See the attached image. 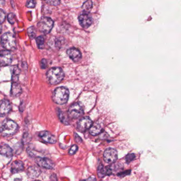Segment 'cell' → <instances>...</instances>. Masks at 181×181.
<instances>
[{
    "label": "cell",
    "mask_w": 181,
    "mask_h": 181,
    "mask_svg": "<svg viewBox=\"0 0 181 181\" xmlns=\"http://www.w3.org/2000/svg\"><path fill=\"white\" fill-rule=\"evenodd\" d=\"M18 125L11 119H5L0 123V135L2 136H10L16 134Z\"/></svg>",
    "instance_id": "6da1fadb"
},
{
    "label": "cell",
    "mask_w": 181,
    "mask_h": 181,
    "mask_svg": "<svg viewBox=\"0 0 181 181\" xmlns=\"http://www.w3.org/2000/svg\"><path fill=\"white\" fill-rule=\"evenodd\" d=\"M65 77L63 71L60 68H53L46 73L47 81L50 85H55L59 84Z\"/></svg>",
    "instance_id": "7a4b0ae2"
},
{
    "label": "cell",
    "mask_w": 181,
    "mask_h": 181,
    "mask_svg": "<svg viewBox=\"0 0 181 181\" xmlns=\"http://www.w3.org/2000/svg\"><path fill=\"white\" fill-rule=\"evenodd\" d=\"M69 97V91L65 87H60L55 89L53 93V100L59 105L67 103Z\"/></svg>",
    "instance_id": "3957f363"
},
{
    "label": "cell",
    "mask_w": 181,
    "mask_h": 181,
    "mask_svg": "<svg viewBox=\"0 0 181 181\" xmlns=\"http://www.w3.org/2000/svg\"><path fill=\"white\" fill-rule=\"evenodd\" d=\"M1 43L3 47L9 51L14 50L17 46L16 38L10 33H6L3 35Z\"/></svg>",
    "instance_id": "277c9868"
},
{
    "label": "cell",
    "mask_w": 181,
    "mask_h": 181,
    "mask_svg": "<svg viewBox=\"0 0 181 181\" xmlns=\"http://www.w3.org/2000/svg\"><path fill=\"white\" fill-rule=\"evenodd\" d=\"M54 22L49 17H43L37 24L38 29L41 33L45 34L50 33L52 29Z\"/></svg>",
    "instance_id": "5b68a950"
},
{
    "label": "cell",
    "mask_w": 181,
    "mask_h": 181,
    "mask_svg": "<svg viewBox=\"0 0 181 181\" xmlns=\"http://www.w3.org/2000/svg\"><path fill=\"white\" fill-rule=\"evenodd\" d=\"M84 113V108L79 102H76L70 106L68 110V114L73 119H76L81 116Z\"/></svg>",
    "instance_id": "8992f818"
},
{
    "label": "cell",
    "mask_w": 181,
    "mask_h": 181,
    "mask_svg": "<svg viewBox=\"0 0 181 181\" xmlns=\"http://www.w3.org/2000/svg\"><path fill=\"white\" fill-rule=\"evenodd\" d=\"M104 159L108 164H112L116 161L118 158V154L116 149L114 148H108L104 153Z\"/></svg>",
    "instance_id": "52a82bcc"
},
{
    "label": "cell",
    "mask_w": 181,
    "mask_h": 181,
    "mask_svg": "<svg viewBox=\"0 0 181 181\" xmlns=\"http://www.w3.org/2000/svg\"><path fill=\"white\" fill-rule=\"evenodd\" d=\"M35 162L39 167L45 169H53L55 166L54 162L47 158L37 157L35 158Z\"/></svg>",
    "instance_id": "ba28073f"
},
{
    "label": "cell",
    "mask_w": 181,
    "mask_h": 181,
    "mask_svg": "<svg viewBox=\"0 0 181 181\" xmlns=\"http://www.w3.org/2000/svg\"><path fill=\"white\" fill-rule=\"evenodd\" d=\"M12 61L11 53L7 50L0 51V65L2 67L9 65Z\"/></svg>",
    "instance_id": "9c48e42d"
},
{
    "label": "cell",
    "mask_w": 181,
    "mask_h": 181,
    "mask_svg": "<svg viewBox=\"0 0 181 181\" xmlns=\"http://www.w3.org/2000/svg\"><path fill=\"white\" fill-rule=\"evenodd\" d=\"M92 123V121L89 117H84L79 120L77 124V128L79 131L85 132L90 128Z\"/></svg>",
    "instance_id": "30bf717a"
},
{
    "label": "cell",
    "mask_w": 181,
    "mask_h": 181,
    "mask_svg": "<svg viewBox=\"0 0 181 181\" xmlns=\"http://www.w3.org/2000/svg\"><path fill=\"white\" fill-rule=\"evenodd\" d=\"M12 108L11 104L9 100H0V117H4L9 113Z\"/></svg>",
    "instance_id": "8fae6325"
},
{
    "label": "cell",
    "mask_w": 181,
    "mask_h": 181,
    "mask_svg": "<svg viewBox=\"0 0 181 181\" xmlns=\"http://www.w3.org/2000/svg\"><path fill=\"white\" fill-rule=\"evenodd\" d=\"M38 136L44 142L50 144H54L56 142V139L55 136L47 131H42L38 134Z\"/></svg>",
    "instance_id": "7c38bea8"
},
{
    "label": "cell",
    "mask_w": 181,
    "mask_h": 181,
    "mask_svg": "<svg viewBox=\"0 0 181 181\" xmlns=\"http://www.w3.org/2000/svg\"><path fill=\"white\" fill-rule=\"evenodd\" d=\"M79 23L81 26L85 28H88L92 24V18L87 13H84L80 14L79 17Z\"/></svg>",
    "instance_id": "4fadbf2b"
},
{
    "label": "cell",
    "mask_w": 181,
    "mask_h": 181,
    "mask_svg": "<svg viewBox=\"0 0 181 181\" xmlns=\"http://www.w3.org/2000/svg\"><path fill=\"white\" fill-rule=\"evenodd\" d=\"M104 128V124L103 123L100 121H97L95 123L93 124V125L90 128V134L92 136H96L100 134Z\"/></svg>",
    "instance_id": "5bb4252c"
},
{
    "label": "cell",
    "mask_w": 181,
    "mask_h": 181,
    "mask_svg": "<svg viewBox=\"0 0 181 181\" xmlns=\"http://www.w3.org/2000/svg\"><path fill=\"white\" fill-rule=\"evenodd\" d=\"M67 54L74 62H78L81 59V53L76 48H71L67 50Z\"/></svg>",
    "instance_id": "9a60e30c"
},
{
    "label": "cell",
    "mask_w": 181,
    "mask_h": 181,
    "mask_svg": "<svg viewBox=\"0 0 181 181\" xmlns=\"http://www.w3.org/2000/svg\"><path fill=\"white\" fill-rule=\"evenodd\" d=\"M24 163L21 160H16L12 162L11 167V171L12 174H16L22 172L24 171Z\"/></svg>",
    "instance_id": "2e32d148"
},
{
    "label": "cell",
    "mask_w": 181,
    "mask_h": 181,
    "mask_svg": "<svg viewBox=\"0 0 181 181\" xmlns=\"http://www.w3.org/2000/svg\"><path fill=\"white\" fill-rule=\"evenodd\" d=\"M41 173V169L36 166H32L29 167L27 169V174L29 177L31 179H35L38 177Z\"/></svg>",
    "instance_id": "e0dca14e"
},
{
    "label": "cell",
    "mask_w": 181,
    "mask_h": 181,
    "mask_svg": "<svg viewBox=\"0 0 181 181\" xmlns=\"http://www.w3.org/2000/svg\"><path fill=\"white\" fill-rule=\"evenodd\" d=\"M13 151L9 145L7 144H3L0 145V154L4 156L7 157H11L13 155Z\"/></svg>",
    "instance_id": "ac0fdd59"
},
{
    "label": "cell",
    "mask_w": 181,
    "mask_h": 181,
    "mask_svg": "<svg viewBox=\"0 0 181 181\" xmlns=\"http://www.w3.org/2000/svg\"><path fill=\"white\" fill-rule=\"evenodd\" d=\"M98 175L99 177L102 178L106 175H111L112 174V169L108 167H104L102 164L99 165L98 168Z\"/></svg>",
    "instance_id": "d6986e66"
},
{
    "label": "cell",
    "mask_w": 181,
    "mask_h": 181,
    "mask_svg": "<svg viewBox=\"0 0 181 181\" xmlns=\"http://www.w3.org/2000/svg\"><path fill=\"white\" fill-rule=\"evenodd\" d=\"M22 93V88L18 82H13L11 86V95L12 97H17Z\"/></svg>",
    "instance_id": "ffe728a7"
},
{
    "label": "cell",
    "mask_w": 181,
    "mask_h": 181,
    "mask_svg": "<svg viewBox=\"0 0 181 181\" xmlns=\"http://www.w3.org/2000/svg\"><path fill=\"white\" fill-rule=\"evenodd\" d=\"M10 71L12 75V80L13 82H18L19 80L20 71L17 65H13L10 68Z\"/></svg>",
    "instance_id": "44dd1931"
},
{
    "label": "cell",
    "mask_w": 181,
    "mask_h": 181,
    "mask_svg": "<svg viewBox=\"0 0 181 181\" xmlns=\"http://www.w3.org/2000/svg\"><path fill=\"white\" fill-rule=\"evenodd\" d=\"M93 7V2L91 1H87L84 3L82 5V9L84 11L86 12H88L90 11L91 8Z\"/></svg>",
    "instance_id": "7402d4cb"
},
{
    "label": "cell",
    "mask_w": 181,
    "mask_h": 181,
    "mask_svg": "<svg viewBox=\"0 0 181 181\" xmlns=\"http://www.w3.org/2000/svg\"><path fill=\"white\" fill-rule=\"evenodd\" d=\"M57 114H58V116H59V117L61 120V121L62 122L63 124H66V125L69 124L68 120L67 119V117L61 110H59V111H57Z\"/></svg>",
    "instance_id": "603a6c76"
},
{
    "label": "cell",
    "mask_w": 181,
    "mask_h": 181,
    "mask_svg": "<svg viewBox=\"0 0 181 181\" xmlns=\"http://www.w3.org/2000/svg\"><path fill=\"white\" fill-rule=\"evenodd\" d=\"M36 43L39 48H43L44 45L45 39L43 36H40L36 38Z\"/></svg>",
    "instance_id": "cb8c5ba5"
},
{
    "label": "cell",
    "mask_w": 181,
    "mask_h": 181,
    "mask_svg": "<svg viewBox=\"0 0 181 181\" xmlns=\"http://www.w3.org/2000/svg\"><path fill=\"white\" fill-rule=\"evenodd\" d=\"M28 33L29 37L31 38V39H33V38H35L36 37V29L33 27H30L28 29Z\"/></svg>",
    "instance_id": "d4e9b609"
},
{
    "label": "cell",
    "mask_w": 181,
    "mask_h": 181,
    "mask_svg": "<svg viewBox=\"0 0 181 181\" xmlns=\"http://www.w3.org/2000/svg\"><path fill=\"white\" fill-rule=\"evenodd\" d=\"M136 158V155H134V154H130L129 155L126 156V157H125V160H126V162L129 164V162H131L132 160H134Z\"/></svg>",
    "instance_id": "484cf974"
},
{
    "label": "cell",
    "mask_w": 181,
    "mask_h": 181,
    "mask_svg": "<svg viewBox=\"0 0 181 181\" xmlns=\"http://www.w3.org/2000/svg\"><path fill=\"white\" fill-rule=\"evenodd\" d=\"M78 149V147L76 145H73L70 149L69 154L70 155H73L76 153L77 150Z\"/></svg>",
    "instance_id": "4316f807"
},
{
    "label": "cell",
    "mask_w": 181,
    "mask_h": 181,
    "mask_svg": "<svg viewBox=\"0 0 181 181\" xmlns=\"http://www.w3.org/2000/svg\"><path fill=\"white\" fill-rule=\"evenodd\" d=\"M36 3L34 1H28L27 2L26 7L29 8H34L36 6Z\"/></svg>",
    "instance_id": "83f0119b"
},
{
    "label": "cell",
    "mask_w": 181,
    "mask_h": 181,
    "mask_svg": "<svg viewBox=\"0 0 181 181\" xmlns=\"http://www.w3.org/2000/svg\"><path fill=\"white\" fill-rule=\"evenodd\" d=\"M31 138L28 134H25L24 135L23 138H22V143H26L28 142L30 140Z\"/></svg>",
    "instance_id": "f1b7e54d"
},
{
    "label": "cell",
    "mask_w": 181,
    "mask_h": 181,
    "mask_svg": "<svg viewBox=\"0 0 181 181\" xmlns=\"http://www.w3.org/2000/svg\"><path fill=\"white\" fill-rule=\"evenodd\" d=\"M5 19V14L4 11L2 9H0V24H2Z\"/></svg>",
    "instance_id": "f546056e"
},
{
    "label": "cell",
    "mask_w": 181,
    "mask_h": 181,
    "mask_svg": "<svg viewBox=\"0 0 181 181\" xmlns=\"http://www.w3.org/2000/svg\"><path fill=\"white\" fill-rule=\"evenodd\" d=\"M7 18H8V20H9V22L10 24H14V22H15V18H16L14 14L10 13V14H9Z\"/></svg>",
    "instance_id": "4dcf8cb0"
},
{
    "label": "cell",
    "mask_w": 181,
    "mask_h": 181,
    "mask_svg": "<svg viewBox=\"0 0 181 181\" xmlns=\"http://www.w3.org/2000/svg\"><path fill=\"white\" fill-rule=\"evenodd\" d=\"M47 66V62L46 59H43L42 60L41 63V67L42 69H45Z\"/></svg>",
    "instance_id": "1f68e13d"
},
{
    "label": "cell",
    "mask_w": 181,
    "mask_h": 181,
    "mask_svg": "<svg viewBox=\"0 0 181 181\" xmlns=\"http://www.w3.org/2000/svg\"><path fill=\"white\" fill-rule=\"evenodd\" d=\"M130 173H131V171H126V172L121 173L118 174V175L119 176V177H125V175H129V174H130Z\"/></svg>",
    "instance_id": "d6a6232c"
},
{
    "label": "cell",
    "mask_w": 181,
    "mask_h": 181,
    "mask_svg": "<svg viewBox=\"0 0 181 181\" xmlns=\"http://www.w3.org/2000/svg\"><path fill=\"white\" fill-rule=\"evenodd\" d=\"M47 2L50 3V4L52 5H57L60 4V1H48Z\"/></svg>",
    "instance_id": "836d02e7"
},
{
    "label": "cell",
    "mask_w": 181,
    "mask_h": 181,
    "mask_svg": "<svg viewBox=\"0 0 181 181\" xmlns=\"http://www.w3.org/2000/svg\"><path fill=\"white\" fill-rule=\"evenodd\" d=\"M84 181H96V179L95 177L94 176H92V177H90L89 178L87 179L86 180H84Z\"/></svg>",
    "instance_id": "e575fe53"
},
{
    "label": "cell",
    "mask_w": 181,
    "mask_h": 181,
    "mask_svg": "<svg viewBox=\"0 0 181 181\" xmlns=\"http://www.w3.org/2000/svg\"><path fill=\"white\" fill-rule=\"evenodd\" d=\"M74 136H75V140H76V141L78 143H79V141H78V140H79V141H80V142H81V139H80V138L79 137V136L77 135V134H74Z\"/></svg>",
    "instance_id": "d590c367"
},
{
    "label": "cell",
    "mask_w": 181,
    "mask_h": 181,
    "mask_svg": "<svg viewBox=\"0 0 181 181\" xmlns=\"http://www.w3.org/2000/svg\"><path fill=\"white\" fill-rule=\"evenodd\" d=\"M14 181H21V180H20V179H18V178H17V179H14Z\"/></svg>",
    "instance_id": "8d00e7d4"
},
{
    "label": "cell",
    "mask_w": 181,
    "mask_h": 181,
    "mask_svg": "<svg viewBox=\"0 0 181 181\" xmlns=\"http://www.w3.org/2000/svg\"><path fill=\"white\" fill-rule=\"evenodd\" d=\"M1 30H2V27H1V25L0 24V33L1 32Z\"/></svg>",
    "instance_id": "74e56055"
},
{
    "label": "cell",
    "mask_w": 181,
    "mask_h": 181,
    "mask_svg": "<svg viewBox=\"0 0 181 181\" xmlns=\"http://www.w3.org/2000/svg\"><path fill=\"white\" fill-rule=\"evenodd\" d=\"M1 68H2V66H1V65H0V70H1Z\"/></svg>",
    "instance_id": "f35d334b"
},
{
    "label": "cell",
    "mask_w": 181,
    "mask_h": 181,
    "mask_svg": "<svg viewBox=\"0 0 181 181\" xmlns=\"http://www.w3.org/2000/svg\"></svg>",
    "instance_id": "ab89813d"
}]
</instances>
